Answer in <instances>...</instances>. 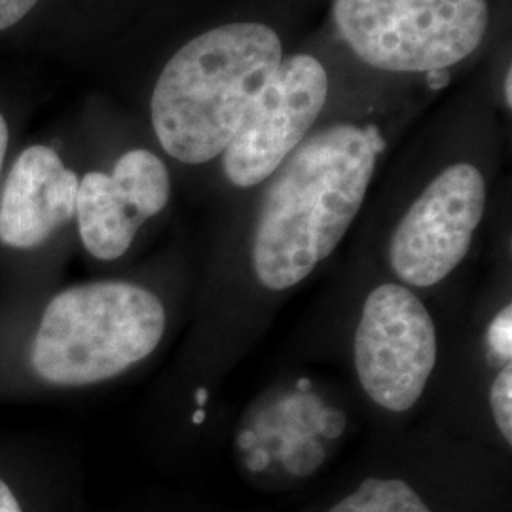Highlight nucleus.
Wrapping results in <instances>:
<instances>
[{
	"label": "nucleus",
	"instance_id": "nucleus-1",
	"mask_svg": "<svg viewBox=\"0 0 512 512\" xmlns=\"http://www.w3.org/2000/svg\"><path fill=\"white\" fill-rule=\"evenodd\" d=\"M374 126L334 124L277 167L256 220L253 268L270 291L304 281L344 239L365 202L378 154Z\"/></svg>",
	"mask_w": 512,
	"mask_h": 512
},
{
	"label": "nucleus",
	"instance_id": "nucleus-2",
	"mask_svg": "<svg viewBox=\"0 0 512 512\" xmlns=\"http://www.w3.org/2000/svg\"><path fill=\"white\" fill-rule=\"evenodd\" d=\"M281 61V40L262 23H228L184 44L150 101L165 152L192 165L220 156Z\"/></svg>",
	"mask_w": 512,
	"mask_h": 512
},
{
	"label": "nucleus",
	"instance_id": "nucleus-3",
	"mask_svg": "<svg viewBox=\"0 0 512 512\" xmlns=\"http://www.w3.org/2000/svg\"><path fill=\"white\" fill-rule=\"evenodd\" d=\"M165 332L162 300L128 281H93L55 294L42 313L31 365L55 387H86L145 361Z\"/></svg>",
	"mask_w": 512,
	"mask_h": 512
},
{
	"label": "nucleus",
	"instance_id": "nucleus-4",
	"mask_svg": "<svg viewBox=\"0 0 512 512\" xmlns=\"http://www.w3.org/2000/svg\"><path fill=\"white\" fill-rule=\"evenodd\" d=\"M332 14L357 57L391 73L446 71L490 23L488 0H334Z\"/></svg>",
	"mask_w": 512,
	"mask_h": 512
},
{
	"label": "nucleus",
	"instance_id": "nucleus-5",
	"mask_svg": "<svg viewBox=\"0 0 512 512\" xmlns=\"http://www.w3.org/2000/svg\"><path fill=\"white\" fill-rule=\"evenodd\" d=\"M353 355L366 395L385 410L406 412L437 363L435 323L410 289L385 283L366 296Z\"/></svg>",
	"mask_w": 512,
	"mask_h": 512
},
{
	"label": "nucleus",
	"instance_id": "nucleus-6",
	"mask_svg": "<svg viewBox=\"0 0 512 512\" xmlns=\"http://www.w3.org/2000/svg\"><path fill=\"white\" fill-rule=\"evenodd\" d=\"M486 209V181L471 164L439 173L410 205L389 243L393 272L412 287H433L467 256Z\"/></svg>",
	"mask_w": 512,
	"mask_h": 512
},
{
	"label": "nucleus",
	"instance_id": "nucleus-7",
	"mask_svg": "<svg viewBox=\"0 0 512 512\" xmlns=\"http://www.w3.org/2000/svg\"><path fill=\"white\" fill-rule=\"evenodd\" d=\"M329 76L308 54L283 59L222 152L226 179L238 188L264 183L298 147L325 109Z\"/></svg>",
	"mask_w": 512,
	"mask_h": 512
},
{
	"label": "nucleus",
	"instance_id": "nucleus-8",
	"mask_svg": "<svg viewBox=\"0 0 512 512\" xmlns=\"http://www.w3.org/2000/svg\"><path fill=\"white\" fill-rule=\"evenodd\" d=\"M169 196V171L145 148L120 156L112 173L84 175L78 184L74 217L86 251L99 260L126 255L139 228L164 211Z\"/></svg>",
	"mask_w": 512,
	"mask_h": 512
},
{
	"label": "nucleus",
	"instance_id": "nucleus-9",
	"mask_svg": "<svg viewBox=\"0 0 512 512\" xmlns=\"http://www.w3.org/2000/svg\"><path fill=\"white\" fill-rule=\"evenodd\" d=\"M78 184L54 148H25L0 194V243L19 251L44 245L74 219Z\"/></svg>",
	"mask_w": 512,
	"mask_h": 512
},
{
	"label": "nucleus",
	"instance_id": "nucleus-10",
	"mask_svg": "<svg viewBox=\"0 0 512 512\" xmlns=\"http://www.w3.org/2000/svg\"><path fill=\"white\" fill-rule=\"evenodd\" d=\"M329 512H431L412 486L397 478H368Z\"/></svg>",
	"mask_w": 512,
	"mask_h": 512
},
{
	"label": "nucleus",
	"instance_id": "nucleus-11",
	"mask_svg": "<svg viewBox=\"0 0 512 512\" xmlns=\"http://www.w3.org/2000/svg\"><path fill=\"white\" fill-rule=\"evenodd\" d=\"M490 404L495 423L507 442L512 440V368L503 365L490 389Z\"/></svg>",
	"mask_w": 512,
	"mask_h": 512
},
{
	"label": "nucleus",
	"instance_id": "nucleus-12",
	"mask_svg": "<svg viewBox=\"0 0 512 512\" xmlns=\"http://www.w3.org/2000/svg\"><path fill=\"white\" fill-rule=\"evenodd\" d=\"M512 308L507 306L497 313L494 323L488 329V344L499 361L511 363Z\"/></svg>",
	"mask_w": 512,
	"mask_h": 512
},
{
	"label": "nucleus",
	"instance_id": "nucleus-13",
	"mask_svg": "<svg viewBox=\"0 0 512 512\" xmlns=\"http://www.w3.org/2000/svg\"><path fill=\"white\" fill-rule=\"evenodd\" d=\"M37 2L38 0H0V31L14 27L37 6Z\"/></svg>",
	"mask_w": 512,
	"mask_h": 512
},
{
	"label": "nucleus",
	"instance_id": "nucleus-14",
	"mask_svg": "<svg viewBox=\"0 0 512 512\" xmlns=\"http://www.w3.org/2000/svg\"><path fill=\"white\" fill-rule=\"evenodd\" d=\"M0 512H23L16 495L8 488V484L0 478Z\"/></svg>",
	"mask_w": 512,
	"mask_h": 512
},
{
	"label": "nucleus",
	"instance_id": "nucleus-15",
	"mask_svg": "<svg viewBox=\"0 0 512 512\" xmlns=\"http://www.w3.org/2000/svg\"><path fill=\"white\" fill-rule=\"evenodd\" d=\"M8 139H10V133H8V124H6L4 116L0 114V173H2L4 156H6V150H8Z\"/></svg>",
	"mask_w": 512,
	"mask_h": 512
},
{
	"label": "nucleus",
	"instance_id": "nucleus-16",
	"mask_svg": "<svg viewBox=\"0 0 512 512\" xmlns=\"http://www.w3.org/2000/svg\"><path fill=\"white\" fill-rule=\"evenodd\" d=\"M427 82L433 90H440L450 82V76L446 71H431V73H427Z\"/></svg>",
	"mask_w": 512,
	"mask_h": 512
},
{
	"label": "nucleus",
	"instance_id": "nucleus-17",
	"mask_svg": "<svg viewBox=\"0 0 512 512\" xmlns=\"http://www.w3.org/2000/svg\"><path fill=\"white\" fill-rule=\"evenodd\" d=\"M511 82H512V73L511 69L507 71V76H505V90H503V93H505V101H507V107L511 109V103H512V90H511Z\"/></svg>",
	"mask_w": 512,
	"mask_h": 512
}]
</instances>
